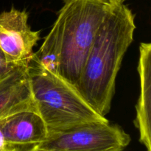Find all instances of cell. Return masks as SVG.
<instances>
[{
  "label": "cell",
  "instance_id": "10",
  "mask_svg": "<svg viewBox=\"0 0 151 151\" xmlns=\"http://www.w3.org/2000/svg\"><path fill=\"white\" fill-rule=\"evenodd\" d=\"M19 66L22 65H16L9 61L4 53L0 50V80L7 76Z\"/></svg>",
  "mask_w": 151,
  "mask_h": 151
},
{
  "label": "cell",
  "instance_id": "14",
  "mask_svg": "<svg viewBox=\"0 0 151 151\" xmlns=\"http://www.w3.org/2000/svg\"><path fill=\"white\" fill-rule=\"evenodd\" d=\"M110 1H114V2H116V3H123L125 0H110Z\"/></svg>",
  "mask_w": 151,
  "mask_h": 151
},
{
  "label": "cell",
  "instance_id": "3",
  "mask_svg": "<svg viewBox=\"0 0 151 151\" xmlns=\"http://www.w3.org/2000/svg\"><path fill=\"white\" fill-rule=\"evenodd\" d=\"M58 16L62 24L59 76L75 86L97 31L116 2L110 0H63Z\"/></svg>",
  "mask_w": 151,
  "mask_h": 151
},
{
  "label": "cell",
  "instance_id": "1",
  "mask_svg": "<svg viewBox=\"0 0 151 151\" xmlns=\"http://www.w3.org/2000/svg\"><path fill=\"white\" fill-rule=\"evenodd\" d=\"M135 16L123 3H116L100 25L78 82L74 86L99 114L110 111L118 72L134 41Z\"/></svg>",
  "mask_w": 151,
  "mask_h": 151
},
{
  "label": "cell",
  "instance_id": "5",
  "mask_svg": "<svg viewBox=\"0 0 151 151\" xmlns=\"http://www.w3.org/2000/svg\"><path fill=\"white\" fill-rule=\"evenodd\" d=\"M39 38L40 32L31 29L25 10L12 8L0 13V50L10 62L29 65Z\"/></svg>",
  "mask_w": 151,
  "mask_h": 151
},
{
  "label": "cell",
  "instance_id": "8",
  "mask_svg": "<svg viewBox=\"0 0 151 151\" xmlns=\"http://www.w3.org/2000/svg\"><path fill=\"white\" fill-rule=\"evenodd\" d=\"M138 72L140 78V94L137 105L134 123L139 131V141L147 151H151V44L141 43Z\"/></svg>",
  "mask_w": 151,
  "mask_h": 151
},
{
  "label": "cell",
  "instance_id": "11",
  "mask_svg": "<svg viewBox=\"0 0 151 151\" xmlns=\"http://www.w3.org/2000/svg\"><path fill=\"white\" fill-rule=\"evenodd\" d=\"M16 151H60L57 150H50L40 147L39 146H33V147H28V148H16Z\"/></svg>",
  "mask_w": 151,
  "mask_h": 151
},
{
  "label": "cell",
  "instance_id": "12",
  "mask_svg": "<svg viewBox=\"0 0 151 151\" xmlns=\"http://www.w3.org/2000/svg\"><path fill=\"white\" fill-rule=\"evenodd\" d=\"M9 147H10V146H9L7 144V142H6L5 139H4V135H3V133L2 131H1V128H0V151L7 150Z\"/></svg>",
  "mask_w": 151,
  "mask_h": 151
},
{
  "label": "cell",
  "instance_id": "9",
  "mask_svg": "<svg viewBox=\"0 0 151 151\" xmlns=\"http://www.w3.org/2000/svg\"><path fill=\"white\" fill-rule=\"evenodd\" d=\"M62 52V24L60 17L53 24L51 30L30 62L38 64L51 73L59 75Z\"/></svg>",
  "mask_w": 151,
  "mask_h": 151
},
{
  "label": "cell",
  "instance_id": "2",
  "mask_svg": "<svg viewBox=\"0 0 151 151\" xmlns=\"http://www.w3.org/2000/svg\"><path fill=\"white\" fill-rule=\"evenodd\" d=\"M27 71L34 104L48 133L108 120L89 106L73 85L59 75L32 62Z\"/></svg>",
  "mask_w": 151,
  "mask_h": 151
},
{
  "label": "cell",
  "instance_id": "7",
  "mask_svg": "<svg viewBox=\"0 0 151 151\" xmlns=\"http://www.w3.org/2000/svg\"><path fill=\"white\" fill-rule=\"evenodd\" d=\"M28 65L18 66L0 80V119L21 111L35 109Z\"/></svg>",
  "mask_w": 151,
  "mask_h": 151
},
{
  "label": "cell",
  "instance_id": "13",
  "mask_svg": "<svg viewBox=\"0 0 151 151\" xmlns=\"http://www.w3.org/2000/svg\"><path fill=\"white\" fill-rule=\"evenodd\" d=\"M16 147H9L8 149H7V150H2V151H16Z\"/></svg>",
  "mask_w": 151,
  "mask_h": 151
},
{
  "label": "cell",
  "instance_id": "6",
  "mask_svg": "<svg viewBox=\"0 0 151 151\" xmlns=\"http://www.w3.org/2000/svg\"><path fill=\"white\" fill-rule=\"evenodd\" d=\"M0 128L6 142L16 148L38 145L48 135V129L35 109L21 111L0 119Z\"/></svg>",
  "mask_w": 151,
  "mask_h": 151
},
{
  "label": "cell",
  "instance_id": "4",
  "mask_svg": "<svg viewBox=\"0 0 151 151\" xmlns=\"http://www.w3.org/2000/svg\"><path fill=\"white\" fill-rule=\"evenodd\" d=\"M130 136L109 120L91 122L49 132L40 147L60 151H123Z\"/></svg>",
  "mask_w": 151,
  "mask_h": 151
}]
</instances>
